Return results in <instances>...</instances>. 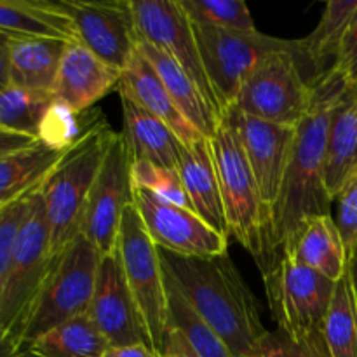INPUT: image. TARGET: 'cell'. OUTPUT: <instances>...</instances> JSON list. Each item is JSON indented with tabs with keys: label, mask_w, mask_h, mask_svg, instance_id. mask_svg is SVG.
<instances>
[{
	"label": "cell",
	"mask_w": 357,
	"mask_h": 357,
	"mask_svg": "<svg viewBox=\"0 0 357 357\" xmlns=\"http://www.w3.org/2000/svg\"><path fill=\"white\" fill-rule=\"evenodd\" d=\"M33 194L0 209V296H2L3 282H6L7 272H9L14 248H16L17 237H20L21 227H23L24 218H26L28 209H30Z\"/></svg>",
	"instance_id": "cell-35"
},
{
	"label": "cell",
	"mask_w": 357,
	"mask_h": 357,
	"mask_svg": "<svg viewBox=\"0 0 357 357\" xmlns=\"http://www.w3.org/2000/svg\"><path fill=\"white\" fill-rule=\"evenodd\" d=\"M166 275V274H164ZM167 293V330L180 333L190 345L195 357H236L227 347L225 342L215 333L209 324L199 317V314L188 305L176 286L166 275Z\"/></svg>",
	"instance_id": "cell-29"
},
{
	"label": "cell",
	"mask_w": 357,
	"mask_h": 357,
	"mask_svg": "<svg viewBox=\"0 0 357 357\" xmlns=\"http://www.w3.org/2000/svg\"><path fill=\"white\" fill-rule=\"evenodd\" d=\"M164 274L236 357H260L268 330L229 255L181 257L159 250Z\"/></svg>",
	"instance_id": "cell-1"
},
{
	"label": "cell",
	"mask_w": 357,
	"mask_h": 357,
	"mask_svg": "<svg viewBox=\"0 0 357 357\" xmlns=\"http://www.w3.org/2000/svg\"><path fill=\"white\" fill-rule=\"evenodd\" d=\"M335 68L347 79L351 86H357V14L345 35Z\"/></svg>",
	"instance_id": "cell-38"
},
{
	"label": "cell",
	"mask_w": 357,
	"mask_h": 357,
	"mask_svg": "<svg viewBox=\"0 0 357 357\" xmlns=\"http://www.w3.org/2000/svg\"><path fill=\"white\" fill-rule=\"evenodd\" d=\"M110 344L89 314L70 319L23 347L21 357H105Z\"/></svg>",
	"instance_id": "cell-28"
},
{
	"label": "cell",
	"mask_w": 357,
	"mask_h": 357,
	"mask_svg": "<svg viewBox=\"0 0 357 357\" xmlns=\"http://www.w3.org/2000/svg\"><path fill=\"white\" fill-rule=\"evenodd\" d=\"M132 204L159 250L181 257H218L227 253L229 237L211 229L192 209L164 201L143 188H132Z\"/></svg>",
	"instance_id": "cell-13"
},
{
	"label": "cell",
	"mask_w": 357,
	"mask_h": 357,
	"mask_svg": "<svg viewBox=\"0 0 357 357\" xmlns=\"http://www.w3.org/2000/svg\"><path fill=\"white\" fill-rule=\"evenodd\" d=\"M321 338L328 357H357V312L347 272L335 286Z\"/></svg>",
	"instance_id": "cell-30"
},
{
	"label": "cell",
	"mask_w": 357,
	"mask_h": 357,
	"mask_svg": "<svg viewBox=\"0 0 357 357\" xmlns=\"http://www.w3.org/2000/svg\"><path fill=\"white\" fill-rule=\"evenodd\" d=\"M87 314L110 347L149 345L117 250L101 257L96 288Z\"/></svg>",
	"instance_id": "cell-15"
},
{
	"label": "cell",
	"mask_w": 357,
	"mask_h": 357,
	"mask_svg": "<svg viewBox=\"0 0 357 357\" xmlns=\"http://www.w3.org/2000/svg\"><path fill=\"white\" fill-rule=\"evenodd\" d=\"M61 6L75 26L77 40L122 72L138 44L131 0H61Z\"/></svg>",
	"instance_id": "cell-14"
},
{
	"label": "cell",
	"mask_w": 357,
	"mask_h": 357,
	"mask_svg": "<svg viewBox=\"0 0 357 357\" xmlns=\"http://www.w3.org/2000/svg\"><path fill=\"white\" fill-rule=\"evenodd\" d=\"M66 44L68 42L58 38L10 37V84L52 93Z\"/></svg>",
	"instance_id": "cell-26"
},
{
	"label": "cell",
	"mask_w": 357,
	"mask_h": 357,
	"mask_svg": "<svg viewBox=\"0 0 357 357\" xmlns=\"http://www.w3.org/2000/svg\"><path fill=\"white\" fill-rule=\"evenodd\" d=\"M52 103L54 96L49 91L9 84L0 89V129L37 138L42 119Z\"/></svg>",
	"instance_id": "cell-31"
},
{
	"label": "cell",
	"mask_w": 357,
	"mask_h": 357,
	"mask_svg": "<svg viewBox=\"0 0 357 357\" xmlns=\"http://www.w3.org/2000/svg\"><path fill=\"white\" fill-rule=\"evenodd\" d=\"M101 124L105 119L100 110L75 112L54 100L42 119L37 139L49 149L68 152Z\"/></svg>",
	"instance_id": "cell-32"
},
{
	"label": "cell",
	"mask_w": 357,
	"mask_h": 357,
	"mask_svg": "<svg viewBox=\"0 0 357 357\" xmlns=\"http://www.w3.org/2000/svg\"><path fill=\"white\" fill-rule=\"evenodd\" d=\"M160 357H195L192 352L190 345L187 344L180 333L173 330H167V342H166V351Z\"/></svg>",
	"instance_id": "cell-40"
},
{
	"label": "cell",
	"mask_w": 357,
	"mask_h": 357,
	"mask_svg": "<svg viewBox=\"0 0 357 357\" xmlns=\"http://www.w3.org/2000/svg\"><path fill=\"white\" fill-rule=\"evenodd\" d=\"M347 274H349V279H351L352 295H354L356 312H357V250H356V253L352 255L351 260H349V265H347Z\"/></svg>",
	"instance_id": "cell-44"
},
{
	"label": "cell",
	"mask_w": 357,
	"mask_h": 357,
	"mask_svg": "<svg viewBox=\"0 0 357 357\" xmlns=\"http://www.w3.org/2000/svg\"><path fill=\"white\" fill-rule=\"evenodd\" d=\"M37 143V138H31V136L26 135H17V132L2 131V129H0V159L10 155V153L31 149V146H35Z\"/></svg>",
	"instance_id": "cell-39"
},
{
	"label": "cell",
	"mask_w": 357,
	"mask_h": 357,
	"mask_svg": "<svg viewBox=\"0 0 357 357\" xmlns=\"http://www.w3.org/2000/svg\"><path fill=\"white\" fill-rule=\"evenodd\" d=\"M121 108L126 124L122 135L128 142L132 160H149L178 169L183 143L176 132L128 98L121 96Z\"/></svg>",
	"instance_id": "cell-24"
},
{
	"label": "cell",
	"mask_w": 357,
	"mask_h": 357,
	"mask_svg": "<svg viewBox=\"0 0 357 357\" xmlns=\"http://www.w3.org/2000/svg\"><path fill=\"white\" fill-rule=\"evenodd\" d=\"M105 357H160L149 345H129V347H110Z\"/></svg>",
	"instance_id": "cell-43"
},
{
	"label": "cell",
	"mask_w": 357,
	"mask_h": 357,
	"mask_svg": "<svg viewBox=\"0 0 357 357\" xmlns=\"http://www.w3.org/2000/svg\"><path fill=\"white\" fill-rule=\"evenodd\" d=\"M103 255L84 234L52 257L47 278L31 307L23 347L52 328L87 314Z\"/></svg>",
	"instance_id": "cell-5"
},
{
	"label": "cell",
	"mask_w": 357,
	"mask_h": 357,
	"mask_svg": "<svg viewBox=\"0 0 357 357\" xmlns=\"http://www.w3.org/2000/svg\"><path fill=\"white\" fill-rule=\"evenodd\" d=\"M225 209L229 236L234 237L260 267L261 274L279 258L272 239V220L257 178L241 145L239 135L229 119L222 117L209 138Z\"/></svg>",
	"instance_id": "cell-3"
},
{
	"label": "cell",
	"mask_w": 357,
	"mask_h": 357,
	"mask_svg": "<svg viewBox=\"0 0 357 357\" xmlns=\"http://www.w3.org/2000/svg\"><path fill=\"white\" fill-rule=\"evenodd\" d=\"M312 96L295 128L288 166L278 202L272 209V239L281 255L286 241L314 216L331 215V197L324 188L328 128L335 103L349 82L337 68L310 82Z\"/></svg>",
	"instance_id": "cell-2"
},
{
	"label": "cell",
	"mask_w": 357,
	"mask_h": 357,
	"mask_svg": "<svg viewBox=\"0 0 357 357\" xmlns=\"http://www.w3.org/2000/svg\"><path fill=\"white\" fill-rule=\"evenodd\" d=\"M21 354H23V344L0 326V357H21Z\"/></svg>",
	"instance_id": "cell-42"
},
{
	"label": "cell",
	"mask_w": 357,
	"mask_h": 357,
	"mask_svg": "<svg viewBox=\"0 0 357 357\" xmlns=\"http://www.w3.org/2000/svg\"><path fill=\"white\" fill-rule=\"evenodd\" d=\"M117 253L150 349L162 356L167 342L166 275L159 248L150 239L135 204H129L122 216Z\"/></svg>",
	"instance_id": "cell-6"
},
{
	"label": "cell",
	"mask_w": 357,
	"mask_h": 357,
	"mask_svg": "<svg viewBox=\"0 0 357 357\" xmlns=\"http://www.w3.org/2000/svg\"><path fill=\"white\" fill-rule=\"evenodd\" d=\"M178 171L192 211L216 232L230 237L209 138H202L192 145H183Z\"/></svg>",
	"instance_id": "cell-20"
},
{
	"label": "cell",
	"mask_w": 357,
	"mask_h": 357,
	"mask_svg": "<svg viewBox=\"0 0 357 357\" xmlns=\"http://www.w3.org/2000/svg\"><path fill=\"white\" fill-rule=\"evenodd\" d=\"M222 117L229 119L239 135L241 145L257 178L261 199L272 220V209L278 202L284 180L291 143L295 138V128L248 117L234 108L223 112Z\"/></svg>",
	"instance_id": "cell-16"
},
{
	"label": "cell",
	"mask_w": 357,
	"mask_h": 357,
	"mask_svg": "<svg viewBox=\"0 0 357 357\" xmlns=\"http://www.w3.org/2000/svg\"><path fill=\"white\" fill-rule=\"evenodd\" d=\"M131 164L132 157L124 135L114 132L82 222V234L103 257L117 250L122 216L126 208L132 204Z\"/></svg>",
	"instance_id": "cell-12"
},
{
	"label": "cell",
	"mask_w": 357,
	"mask_h": 357,
	"mask_svg": "<svg viewBox=\"0 0 357 357\" xmlns=\"http://www.w3.org/2000/svg\"><path fill=\"white\" fill-rule=\"evenodd\" d=\"M357 169V86L349 84L331 112L328 128L324 188L331 201Z\"/></svg>",
	"instance_id": "cell-21"
},
{
	"label": "cell",
	"mask_w": 357,
	"mask_h": 357,
	"mask_svg": "<svg viewBox=\"0 0 357 357\" xmlns=\"http://www.w3.org/2000/svg\"><path fill=\"white\" fill-rule=\"evenodd\" d=\"M9 35L0 31V89L7 87L10 84L9 75Z\"/></svg>",
	"instance_id": "cell-41"
},
{
	"label": "cell",
	"mask_w": 357,
	"mask_h": 357,
	"mask_svg": "<svg viewBox=\"0 0 357 357\" xmlns=\"http://www.w3.org/2000/svg\"><path fill=\"white\" fill-rule=\"evenodd\" d=\"M337 227L344 241L347 258L351 260L357 250V169L337 195Z\"/></svg>",
	"instance_id": "cell-36"
},
{
	"label": "cell",
	"mask_w": 357,
	"mask_h": 357,
	"mask_svg": "<svg viewBox=\"0 0 357 357\" xmlns=\"http://www.w3.org/2000/svg\"><path fill=\"white\" fill-rule=\"evenodd\" d=\"M122 72L91 52L82 42L66 44L52 96L75 112H87L112 91H117Z\"/></svg>",
	"instance_id": "cell-17"
},
{
	"label": "cell",
	"mask_w": 357,
	"mask_h": 357,
	"mask_svg": "<svg viewBox=\"0 0 357 357\" xmlns=\"http://www.w3.org/2000/svg\"><path fill=\"white\" fill-rule=\"evenodd\" d=\"M312 86L303 75L295 51L265 56L246 77L234 101V110L272 124L296 128L305 115Z\"/></svg>",
	"instance_id": "cell-9"
},
{
	"label": "cell",
	"mask_w": 357,
	"mask_h": 357,
	"mask_svg": "<svg viewBox=\"0 0 357 357\" xmlns=\"http://www.w3.org/2000/svg\"><path fill=\"white\" fill-rule=\"evenodd\" d=\"M188 17L202 26L253 33L257 30L250 7L243 0H180Z\"/></svg>",
	"instance_id": "cell-33"
},
{
	"label": "cell",
	"mask_w": 357,
	"mask_h": 357,
	"mask_svg": "<svg viewBox=\"0 0 357 357\" xmlns=\"http://www.w3.org/2000/svg\"><path fill=\"white\" fill-rule=\"evenodd\" d=\"M281 257L291 264L319 272L338 282L347 272L349 258L340 230L331 215L307 220L282 246Z\"/></svg>",
	"instance_id": "cell-18"
},
{
	"label": "cell",
	"mask_w": 357,
	"mask_h": 357,
	"mask_svg": "<svg viewBox=\"0 0 357 357\" xmlns=\"http://www.w3.org/2000/svg\"><path fill=\"white\" fill-rule=\"evenodd\" d=\"M66 152L40 142L35 146L0 159V209L28 197L44 185Z\"/></svg>",
	"instance_id": "cell-27"
},
{
	"label": "cell",
	"mask_w": 357,
	"mask_h": 357,
	"mask_svg": "<svg viewBox=\"0 0 357 357\" xmlns=\"http://www.w3.org/2000/svg\"><path fill=\"white\" fill-rule=\"evenodd\" d=\"M40 188L31 197L0 296V326L21 344L31 307L52 261L51 236Z\"/></svg>",
	"instance_id": "cell-7"
},
{
	"label": "cell",
	"mask_w": 357,
	"mask_h": 357,
	"mask_svg": "<svg viewBox=\"0 0 357 357\" xmlns=\"http://www.w3.org/2000/svg\"><path fill=\"white\" fill-rule=\"evenodd\" d=\"M117 93L122 98L135 101L136 105L152 114L153 117L160 119L167 128L176 132L178 138L183 145H192L204 136L185 119L180 108L174 105L173 98L169 96L164 87L162 80L159 79L153 66L143 58L142 52L136 49L132 58L129 59L128 66L122 70L121 82H119Z\"/></svg>",
	"instance_id": "cell-19"
},
{
	"label": "cell",
	"mask_w": 357,
	"mask_h": 357,
	"mask_svg": "<svg viewBox=\"0 0 357 357\" xmlns=\"http://www.w3.org/2000/svg\"><path fill=\"white\" fill-rule=\"evenodd\" d=\"M260 357H328L321 335L309 342H293L281 331H268Z\"/></svg>",
	"instance_id": "cell-37"
},
{
	"label": "cell",
	"mask_w": 357,
	"mask_h": 357,
	"mask_svg": "<svg viewBox=\"0 0 357 357\" xmlns=\"http://www.w3.org/2000/svg\"><path fill=\"white\" fill-rule=\"evenodd\" d=\"M136 49L143 54V58L153 66L159 79L162 80L164 87L167 89L169 96L173 98L174 105L180 108L188 122L201 132L204 138H211L222 122V115L213 110L211 105L206 101L199 87L190 79L187 72L178 63L162 51L153 47L146 40L138 38Z\"/></svg>",
	"instance_id": "cell-23"
},
{
	"label": "cell",
	"mask_w": 357,
	"mask_h": 357,
	"mask_svg": "<svg viewBox=\"0 0 357 357\" xmlns=\"http://www.w3.org/2000/svg\"><path fill=\"white\" fill-rule=\"evenodd\" d=\"M194 31L202 65L222 108V115L232 108L246 77L265 56L275 51H295L298 56V38L286 40L260 31L241 33L197 23H194Z\"/></svg>",
	"instance_id": "cell-10"
},
{
	"label": "cell",
	"mask_w": 357,
	"mask_h": 357,
	"mask_svg": "<svg viewBox=\"0 0 357 357\" xmlns=\"http://www.w3.org/2000/svg\"><path fill=\"white\" fill-rule=\"evenodd\" d=\"M0 31L9 37L77 40L75 26L61 2L47 0H0Z\"/></svg>",
	"instance_id": "cell-25"
},
{
	"label": "cell",
	"mask_w": 357,
	"mask_h": 357,
	"mask_svg": "<svg viewBox=\"0 0 357 357\" xmlns=\"http://www.w3.org/2000/svg\"><path fill=\"white\" fill-rule=\"evenodd\" d=\"M131 185L132 188H143L164 201L192 209L180 171L173 169V167L159 166V164L149 162V160H132Z\"/></svg>",
	"instance_id": "cell-34"
},
{
	"label": "cell",
	"mask_w": 357,
	"mask_h": 357,
	"mask_svg": "<svg viewBox=\"0 0 357 357\" xmlns=\"http://www.w3.org/2000/svg\"><path fill=\"white\" fill-rule=\"evenodd\" d=\"M261 275L278 331L293 342H309L321 335L337 282L281 255Z\"/></svg>",
	"instance_id": "cell-8"
},
{
	"label": "cell",
	"mask_w": 357,
	"mask_h": 357,
	"mask_svg": "<svg viewBox=\"0 0 357 357\" xmlns=\"http://www.w3.org/2000/svg\"><path fill=\"white\" fill-rule=\"evenodd\" d=\"M357 14V0H330L324 6L317 26L307 37L298 38V59L302 72H310L309 82L335 68L342 44ZM305 75V73H303Z\"/></svg>",
	"instance_id": "cell-22"
},
{
	"label": "cell",
	"mask_w": 357,
	"mask_h": 357,
	"mask_svg": "<svg viewBox=\"0 0 357 357\" xmlns=\"http://www.w3.org/2000/svg\"><path fill=\"white\" fill-rule=\"evenodd\" d=\"M114 132L107 122L98 126L65 153L42 185L52 257L82 234L87 201Z\"/></svg>",
	"instance_id": "cell-4"
},
{
	"label": "cell",
	"mask_w": 357,
	"mask_h": 357,
	"mask_svg": "<svg viewBox=\"0 0 357 357\" xmlns=\"http://www.w3.org/2000/svg\"><path fill=\"white\" fill-rule=\"evenodd\" d=\"M138 38L169 56L190 75L213 110L222 115L211 82L206 75L194 23L180 0H131Z\"/></svg>",
	"instance_id": "cell-11"
}]
</instances>
